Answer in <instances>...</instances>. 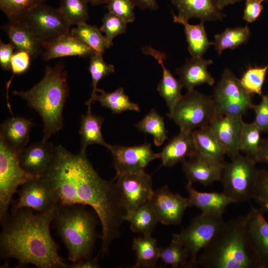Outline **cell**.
Listing matches in <instances>:
<instances>
[{"label":"cell","instance_id":"cell-1","mask_svg":"<svg viewBox=\"0 0 268 268\" xmlns=\"http://www.w3.org/2000/svg\"><path fill=\"white\" fill-rule=\"evenodd\" d=\"M56 192L59 204L89 205L95 211L101 228L102 256L120 234L126 213L114 181L102 179L88 160L86 152L74 154L59 145L53 162L44 175Z\"/></svg>","mask_w":268,"mask_h":268},{"label":"cell","instance_id":"cell-2","mask_svg":"<svg viewBox=\"0 0 268 268\" xmlns=\"http://www.w3.org/2000/svg\"><path fill=\"white\" fill-rule=\"evenodd\" d=\"M58 205L36 213L28 207L11 208L7 217L0 222V258L15 259L20 266L67 268L68 264L59 255V246L50 230Z\"/></svg>","mask_w":268,"mask_h":268},{"label":"cell","instance_id":"cell-3","mask_svg":"<svg viewBox=\"0 0 268 268\" xmlns=\"http://www.w3.org/2000/svg\"><path fill=\"white\" fill-rule=\"evenodd\" d=\"M248 214L225 222L211 241L199 254L203 268H264L249 238Z\"/></svg>","mask_w":268,"mask_h":268},{"label":"cell","instance_id":"cell-4","mask_svg":"<svg viewBox=\"0 0 268 268\" xmlns=\"http://www.w3.org/2000/svg\"><path fill=\"white\" fill-rule=\"evenodd\" d=\"M12 93L26 100L36 111L43 122L42 140L47 141L64 126L63 111L69 94L67 72L61 64L47 66L42 79L26 91L14 90Z\"/></svg>","mask_w":268,"mask_h":268},{"label":"cell","instance_id":"cell-5","mask_svg":"<svg viewBox=\"0 0 268 268\" xmlns=\"http://www.w3.org/2000/svg\"><path fill=\"white\" fill-rule=\"evenodd\" d=\"M84 206L59 204L53 221L72 263L91 258L95 242L96 219Z\"/></svg>","mask_w":268,"mask_h":268},{"label":"cell","instance_id":"cell-6","mask_svg":"<svg viewBox=\"0 0 268 268\" xmlns=\"http://www.w3.org/2000/svg\"><path fill=\"white\" fill-rule=\"evenodd\" d=\"M225 162L219 182L223 192L234 203L248 201L253 199L258 169L256 161L240 153Z\"/></svg>","mask_w":268,"mask_h":268},{"label":"cell","instance_id":"cell-7","mask_svg":"<svg viewBox=\"0 0 268 268\" xmlns=\"http://www.w3.org/2000/svg\"><path fill=\"white\" fill-rule=\"evenodd\" d=\"M167 116L180 131L192 132L209 126L217 114L211 97L194 89L187 91Z\"/></svg>","mask_w":268,"mask_h":268},{"label":"cell","instance_id":"cell-8","mask_svg":"<svg viewBox=\"0 0 268 268\" xmlns=\"http://www.w3.org/2000/svg\"><path fill=\"white\" fill-rule=\"evenodd\" d=\"M19 152L0 138V220L8 215V209L17 188L39 176L26 173L20 166Z\"/></svg>","mask_w":268,"mask_h":268},{"label":"cell","instance_id":"cell-9","mask_svg":"<svg viewBox=\"0 0 268 268\" xmlns=\"http://www.w3.org/2000/svg\"><path fill=\"white\" fill-rule=\"evenodd\" d=\"M225 223L222 216L201 213L172 239L180 243L190 254V268H198L199 254L214 238Z\"/></svg>","mask_w":268,"mask_h":268},{"label":"cell","instance_id":"cell-10","mask_svg":"<svg viewBox=\"0 0 268 268\" xmlns=\"http://www.w3.org/2000/svg\"><path fill=\"white\" fill-rule=\"evenodd\" d=\"M218 116H243L252 109V95L242 86L239 78L229 69L223 70L221 77L213 88L211 97Z\"/></svg>","mask_w":268,"mask_h":268},{"label":"cell","instance_id":"cell-11","mask_svg":"<svg viewBox=\"0 0 268 268\" xmlns=\"http://www.w3.org/2000/svg\"><path fill=\"white\" fill-rule=\"evenodd\" d=\"M32 30L42 44L70 33L71 25L59 8L45 3L32 9L22 20Z\"/></svg>","mask_w":268,"mask_h":268},{"label":"cell","instance_id":"cell-12","mask_svg":"<svg viewBox=\"0 0 268 268\" xmlns=\"http://www.w3.org/2000/svg\"><path fill=\"white\" fill-rule=\"evenodd\" d=\"M17 198L12 208L28 207L42 212L59 204L58 196L45 176H37L25 182L17 191Z\"/></svg>","mask_w":268,"mask_h":268},{"label":"cell","instance_id":"cell-13","mask_svg":"<svg viewBox=\"0 0 268 268\" xmlns=\"http://www.w3.org/2000/svg\"><path fill=\"white\" fill-rule=\"evenodd\" d=\"M115 180L121 203L126 212L150 201L153 195L151 178L144 171L121 174L115 176Z\"/></svg>","mask_w":268,"mask_h":268},{"label":"cell","instance_id":"cell-14","mask_svg":"<svg viewBox=\"0 0 268 268\" xmlns=\"http://www.w3.org/2000/svg\"><path fill=\"white\" fill-rule=\"evenodd\" d=\"M107 149L113 156L116 176L144 172L151 161L160 158L159 153L154 152L149 143L133 146L110 144Z\"/></svg>","mask_w":268,"mask_h":268},{"label":"cell","instance_id":"cell-15","mask_svg":"<svg viewBox=\"0 0 268 268\" xmlns=\"http://www.w3.org/2000/svg\"><path fill=\"white\" fill-rule=\"evenodd\" d=\"M150 201L159 222L164 225L181 223L185 211L189 207L187 198L172 193L167 186L154 191Z\"/></svg>","mask_w":268,"mask_h":268},{"label":"cell","instance_id":"cell-16","mask_svg":"<svg viewBox=\"0 0 268 268\" xmlns=\"http://www.w3.org/2000/svg\"><path fill=\"white\" fill-rule=\"evenodd\" d=\"M56 146L52 143L42 140L24 148L18 154L20 166L27 173L44 176L55 158Z\"/></svg>","mask_w":268,"mask_h":268},{"label":"cell","instance_id":"cell-17","mask_svg":"<svg viewBox=\"0 0 268 268\" xmlns=\"http://www.w3.org/2000/svg\"><path fill=\"white\" fill-rule=\"evenodd\" d=\"M225 162L213 161L197 152L182 163V168L188 182L207 187L215 182H219Z\"/></svg>","mask_w":268,"mask_h":268},{"label":"cell","instance_id":"cell-18","mask_svg":"<svg viewBox=\"0 0 268 268\" xmlns=\"http://www.w3.org/2000/svg\"><path fill=\"white\" fill-rule=\"evenodd\" d=\"M242 116H218L209 125L231 158L240 153V143L244 123Z\"/></svg>","mask_w":268,"mask_h":268},{"label":"cell","instance_id":"cell-19","mask_svg":"<svg viewBox=\"0 0 268 268\" xmlns=\"http://www.w3.org/2000/svg\"><path fill=\"white\" fill-rule=\"evenodd\" d=\"M247 214V231L249 238L264 268H268V221L260 208L251 206Z\"/></svg>","mask_w":268,"mask_h":268},{"label":"cell","instance_id":"cell-20","mask_svg":"<svg viewBox=\"0 0 268 268\" xmlns=\"http://www.w3.org/2000/svg\"><path fill=\"white\" fill-rule=\"evenodd\" d=\"M2 28L17 51L28 52L32 59L42 55V43L24 21H9Z\"/></svg>","mask_w":268,"mask_h":268},{"label":"cell","instance_id":"cell-21","mask_svg":"<svg viewBox=\"0 0 268 268\" xmlns=\"http://www.w3.org/2000/svg\"><path fill=\"white\" fill-rule=\"evenodd\" d=\"M142 53L153 57L162 68V78L157 85V90L164 99L170 113L183 96L181 94L183 85L179 79H176L166 67L164 63L166 58L165 53L151 46L143 47Z\"/></svg>","mask_w":268,"mask_h":268},{"label":"cell","instance_id":"cell-22","mask_svg":"<svg viewBox=\"0 0 268 268\" xmlns=\"http://www.w3.org/2000/svg\"><path fill=\"white\" fill-rule=\"evenodd\" d=\"M178 10L179 18L188 21L195 18L201 22L222 20L226 16L217 0H171Z\"/></svg>","mask_w":268,"mask_h":268},{"label":"cell","instance_id":"cell-23","mask_svg":"<svg viewBox=\"0 0 268 268\" xmlns=\"http://www.w3.org/2000/svg\"><path fill=\"white\" fill-rule=\"evenodd\" d=\"M42 58L45 61L67 57H91L96 52L70 33L58 37L52 42L43 45Z\"/></svg>","mask_w":268,"mask_h":268},{"label":"cell","instance_id":"cell-24","mask_svg":"<svg viewBox=\"0 0 268 268\" xmlns=\"http://www.w3.org/2000/svg\"><path fill=\"white\" fill-rule=\"evenodd\" d=\"M212 63V60L204 59L202 57L186 59L185 64L176 70L183 87L190 91L203 84L213 85L214 78L207 68Z\"/></svg>","mask_w":268,"mask_h":268},{"label":"cell","instance_id":"cell-25","mask_svg":"<svg viewBox=\"0 0 268 268\" xmlns=\"http://www.w3.org/2000/svg\"><path fill=\"white\" fill-rule=\"evenodd\" d=\"M186 190L188 194L189 207H196L200 209L202 213L222 216L227 206L234 203L223 192H199L190 182H187Z\"/></svg>","mask_w":268,"mask_h":268},{"label":"cell","instance_id":"cell-26","mask_svg":"<svg viewBox=\"0 0 268 268\" xmlns=\"http://www.w3.org/2000/svg\"><path fill=\"white\" fill-rule=\"evenodd\" d=\"M192 132L180 131L163 147L159 153L163 166H174L197 153Z\"/></svg>","mask_w":268,"mask_h":268},{"label":"cell","instance_id":"cell-27","mask_svg":"<svg viewBox=\"0 0 268 268\" xmlns=\"http://www.w3.org/2000/svg\"><path fill=\"white\" fill-rule=\"evenodd\" d=\"M32 119L22 117H13L4 121L0 125V138L20 152L29 140Z\"/></svg>","mask_w":268,"mask_h":268},{"label":"cell","instance_id":"cell-28","mask_svg":"<svg viewBox=\"0 0 268 268\" xmlns=\"http://www.w3.org/2000/svg\"><path fill=\"white\" fill-rule=\"evenodd\" d=\"M192 134L199 154L216 162H225L226 151L209 126L197 129Z\"/></svg>","mask_w":268,"mask_h":268},{"label":"cell","instance_id":"cell-29","mask_svg":"<svg viewBox=\"0 0 268 268\" xmlns=\"http://www.w3.org/2000/svg\"><path fill=\"white\" fill-rule=\"evenodd\" d=\"M91 106H87L85 115L82 114L80 120L79 134L81 136V152H86L87 147L92 144L101 145L108 148L110 144L104 140L102 134L104 118L92 113Z\"/></svg>","mask_w":268,"mask_h":268},{"label":"cell","instance_id":"cell-30","mask_svg":"<svg viewBox=\"0 0 268 268\" xmlns=\"http://www.w3.org/2000/svg\"><path fill=\"white\" fill-rule=\"evenodd\" d=\"M175 23L183 24L188 43V49L192 57H202L209 47L213 45V42L208 39L204 22L191 24L188 21L179 18L173 13Z\"/></svg>","mask_w":268,"mask_h":268},{"label":"cell","instance_id":"cell-31","mask_svg":"<svg viewBox=\"0 0 268 268\" xmlns=\"http://www.w3.org/2000/svg\"><path fill=\"white\" fill-rule=\"evenodd\" d=\"M128 221L132 231L143 236H150L159 220L150 201L140 205L134 209L128 211L124 216Z\"/></svg>","mask_w":268,"mask_h":268},{"label":"cell","instance_id":"cell-32","mask_svg":"<svg viewBox=\"0 0 268 268\" xmlns=\"http://www.w3.org/2000/svg\"><path fill=\"white\" fill-rule=\"evenodd\" d=\"M96 91L99 94L97 93L95 96L93 103L98 102L102 107L110 109L113 114H119L127 111H140L139 105L130 100L122 87L110 92L98 88Z\"/></svg>","mask_w":268,"mask_h":268},{"label":"cell","instance_id":"cell-33","mask_svg":"<svg viewBox=\"0 0 268 268\" xmlns=\"http://www.w3.org/2000/svg\"><path fill=\"white\" fill-rule=\"evenodd\" d=\"M132 248L136 256L135 264L133 268L155 267L159 259V249L157 240L150 236L135 238Z\"/></svg>","mask_w":268,"mask_h":268},{"label":"cell","instance_id":"cell-34","mask_svg":"<svg viewBox=\"0 0 268 268\" xmlns=\"http://www.w3.org/2000/svg\"><path fill=\"white\" fill-rule=\"evenodd\" d=\"M250 36V30L247 25L227 28L214 35L213 45L217 54L220 55L225 50L234 49L246 43Z\"/></svg>","mask_w":268,"mask_h":268},{"label":"cell","instance_id":"cell-35","mask_svg":"<svg viewBox=\"0 0 268 268\" xmlns=\"http://www.w3.org/2000/svg\"><path fill=\"white\" fill-rule=\"evenodd\" d=\"M135 126L139 131L151 135L156 146H161L168 138L164 118L155 109H151Z\"/></svg>","mask_w":268,"mask_h":268},{"label":"cell","instance_id":"cell-36","mask_svg":"<svg viewBox=\"0 0 268 268\" xmlns=\"http://www.w3.org/2000/svg\"><path fill=\"white\" fill-rule=\"evenodd\" d=\"M100 29L86 22L76 25L70 31L71 34L91 47L97 53L103 54L108 48L106 38Z\"/></svg>","mask_w":268,"mask_h":268},{"label":"cell","instance_id":"cell-37","mask_svg":"<svg viewBox=\"0 0 268 268\" xmlns=\"http://www.w3.org/2000/svg\"><path fill=\"white\" fill-rule=\"evenodd\" d=\"M159 259L165 265L173 268H190V254L179 242L172 239L170 245L165 248H160Z\"/></svg>","mask_w":268,"mask_h":268},{"label":"cell","instance_id":"cell-38","mask_svg":"<svg viewBox=\"0 0 268 268\" xmlns=\"http://www.w3.org/2000/svg\"><path fill=\"white\" fill-rule=\"evenodd\" d=\"M261 132L254 122H244L240 138V150L255 161L262 140L261 138Z\"/></svg>","mask_w":268,"mask_h":268},{"label":"cell","instance_id":"cell-39","mask_svg":"<svg viewBox=\"0 0 268 268\" xmlns=\"http://www.w3.org/2000/svg\"><path fill=\"white\" fill-rule=\"evenodd\" d=\"M46 0H0V9L9 21L22 20L34 8Z\"/></svg>","mask_w":268,"mask_h":268},{"label":"cell","instance_id":"cell-40","mask_svg":"<svg viewBox=\"0 0 268 268\" xmlns=\"http://www.w3.org/2000/svg\"><path fill=\"white\" fill-rule=\"evenodd\" d=\"M102 54L96 53L90 57L88 69L91 76L93 89L89 99L85 103L87 106L91 105L93 103V99L97 93L96 90L99 81L115 71L114 66L107 64L104 60Z\"/></svg>","mask_w":268,"mask_h":268},{"label":"cell","instance_id":"cell-41","mask_svg":"<svg viewBox=\"0 0 268 268\" xmlns=\"http://www.w3.org/2000/svg\"><path fill=\"white\" fill-rule=\"evenodd\" d=\"M88 3L87 0H61L59 8L72 26L88 19Z\"/></svg>","mask_w":268,"mask_h":268},{"label":"cell","instance_id":"cell-42","mask_svg":"<svg viewBox=\"0 0 268 268\" xmlns=\"http://www.w3.org/2000/svg\"><path fill=\"white\" fill-rule=\"evenodd\" d=\"M268 64L264 67H252L247 68L239 78L244 89L251 95L262 94V87L264 83Z\"/></svg>","mask_w":268,"mask_h":268},{"label":"cell","instance_id":"cell-43","mask_svg":"<svg viewBox=\"0 0 268 268\" xmlns=\"http://www.w3.org/2000/svg\"><path fill=\"white\" fill-rule=\"evenodd\" d=\"M102 21V24L99 29L105 33L108 48H109L113 45V40L117 36L126 32L128 23L110 12L104 15Z\"/></svg>","mask_w":268,"mask_h":268},{"label":"cell","instance_id":"cell-44","mask_svg":"<svg viewBox=\"0 0 268 268\" xmlns=\"http://www.w3.org/2000/svg\"><path fill=\"white\" fill-rule=\"evenodd\" d=\"M253 200L264 213H268V170L258 169Z\"/></svg>","mask_w":268,"mask_h":268},{"label":"cell","instance_id":"cell-45","mask_svg":"<svg viewBox=\"0 0 268 268\" xmlns=\"http://www.w3.org/2000/svg\"><path fill=\"white\" fill-rule=\"evenodd\" d=\"M106 4L108 12L119 16L127 23L134 21L135 5L132 0H109Z\"/></svg>","mask_w":268,"mask_h":268},{"label":"cell","instance_id":"cell-46","mask_svg":"<svg viewBox=\"0 0 268 268\" xmlns=\"http://www.w3.org/2000/svg\"><path fill=\"white\" fill-rule=\"evenodd\" d=\"M260 103L253 104L252 108L255 113L254 122L262 132L268 133V94L262 95Z\"/></svg>","mask_w":268,"mask_h":268},{"label":"cell","instance_id":"cell-47","mask_svg":"<svg viewBox=\"0 0 268 268\" xmlns=\"http://www.w3.org/2000/svg\"><path fill=\"white\" fill-rule=\"evenodd\" d=\"M30 55L24 51H17L13 53L10 62V69L14 74L25 72L29 68L31 59Z\"/></svg>","mask_w":268,"mask_h":268},{"label":"cell","instance_id":"cell-48","mask_svg":"<svg viewBox=\"0 0 268 268\" xmlns=\"http://www.w3.org/2000/svg\"><path fill=\"white\" fill-rule=\"evenodd\" d=\"M260 0H246L243 19L249 23L256 20L261 15L263 5Z\"/></svg>","mask_w":268,"mask_h":268},{"label":"cell","instance_id":"cell-49","mask_svg":"<svg viewBox=\"0 0 268 268\" xmlns=\"http://www.w3.org/2000/svg\"><path fill=\"white\" fill-rule=\"evenodd\" d=\"M14 49L10 43H4L0 41V66L2 69L8 71L10 69V62Z\"/></svg>","mask_w":268,"mask_h":268},{"label":"cell","instance_id":"cell-50","mask_svg":"<svg viewBox=\"0 0 268 268\" xmlns=\"http://www.w3.org/2000/svg\"><path fill=\"white\" fill-rule=\"evenodd\" d=\"M99 268L97 258H88L77 262L68 264L67 268Z\"/></svg>","mask_w":268,"mask_h":268},{"label":"cell","instance_id":"cell-51","mask_svg":"<svg viewBox=\"0 0 268 268\" xmlns=\"http://www.w3.org/2000/svg\"><path fill=\"white\" fill-rule=\"evenodd\" d=\"M256 161L257 163L268 164V137L262 140Z\"/></svg>","mask_w":268,"mask_h":268},{"label":"cell","instance_id":"cell-52","mask_svg":"<svg viewBox=\"0 0 268 268\" xmlns=\"http://www.w3.org/2000/svg\"><path fill=\"white\" fill-rule=\"evenodd\" d=\"M135 5L141 9L156 10L158 6L156 0H132Z\"/></svg>","mask_w":268,"mask_h":268},{"label":"cell","instance_id":"cell-53","mask_svg":"<svg viewBox=\"0 0 268 268\" xmlns=\"http://www.w3.org/2000/svg\"><path fill=\"white\" fill-rule=\"evenodd\" d=\"M219 7L221 10L229 4H233L240 2L242 0H217Z\"/></svg>","mask_w":268,"mask_h":268},{"label":"cell","instance_id":"cell-54","mask_svg":"<svg viewBox=\"0 0 268 268\" xmlns=\"http://www.w3.org/2000/svg\"><path fill=\"white\" fill-rule=\"evenodd\" d=\"M109 0H87L89 3L93 5L106 4Z\"/></svg>","mask_w":268,"mask_h":268},{"label":"cell","instance_id":"cell-55","mask_svg":"<svg viewBox=\"0 0 268 268\" xmlns=\"http://www.w3.org/2000/svg\"><path fill=\"white\" fill-rule=\"evenodd\" d=\"M262 2H263L265 0H260Z\"/></svg>","mask_w":268,"mask_h":268}]
</instances>
